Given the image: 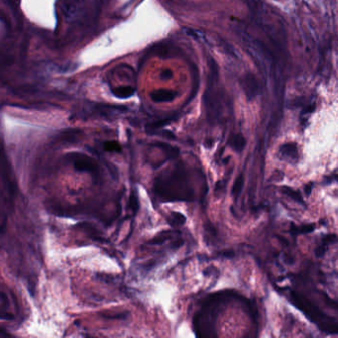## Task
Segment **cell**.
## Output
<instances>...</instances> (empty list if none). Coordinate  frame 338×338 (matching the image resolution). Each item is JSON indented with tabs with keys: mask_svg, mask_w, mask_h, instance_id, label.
<instances>
[{
	"mask_svg": "<svg viewBox=\"0 0 338 338\" xmlns=\"http://www.w3.org/2000/svg\"><path fill=\"white\" fill-rule=\"evenodd\" d=\"M154 192L162 202L167 203L192 202L195 196L189 175L181 163L156 178Z\"/></svg>",
	"mask_w": 338,
	"mask_h": 338,
	"instance_id": "1",
	"label": "cell"
},
{
	"mask_svg": "<svg viewBox=\"0 0 338 338\" xmlns=\"http://www.w3.org/2000/svg\"><path fill=\"white\" fill-rule=\"evenodd\" d=\"M222 297H219V295L212 296L207 300L201 311L196 314L193 320V325L194 331L197 336L207 337L215 335V333H213L214 321Z\"/></svg>",
	"mask_w": 338,
	"mask_h": 338,
	"instance_id": "2",
	"label": "cell"
},
{
	"mask_svg": "<svg viewBox=\"0 0 338 338\" xmlns=\"http://www.w3.org/2000/svg\"><path fill=\"white\" fill-rule=\"evenodd\" d=\"M292 300L296 304V307L303 311L305 315L312 320L313 322L319 324L320 328L323 329L328 323L332 322V320L324 315L316 306H314L311 301H309L306 297L300 296L299 294L292 293Z\"/></svg>",
	"mask_w": 338,
	"mask_h": 338,
	"instance_id": "3",
	"label": "cell"
},
{
	"mask_svg": "<svg viewBox=\"0 0 338 338\" xmlns=\"http://www.w3.org/2000/svg\"><path fill=\"white\" fill-rule=\"evenodd\" d=\"M68 159L73 163L74 168L78 172H87L95 180H98L100 177L99 166L94 159L89 156H86L82 153H72L68 155Z\"/></svg>",
	"mask_w": 338,
	"mask_h": 338,
	"instance_id": "4",
	"label": "cell"
},
{
	"mask_svg": "<svg viewBox=\"0 0 338 338\" xmlns=\"http://www.w3.org/2000/svg\"><path fill=\"white\" fill-rule=\"evenodd\" d=\"M242 88L248 97V99L252 100L256 96H258L261 92V86L257 80V78L254 76L253 74L248 73L244 76L242 79Z\"/></svg>",
	"mask_w": 338,
	"mask_h": 338,
	"instance_id": "5",
	"label": "cell"
},
{
	"mask_svg": "<svg viewBox=\"0 0 338 338\" xmlns=\"http://www.w3.org/2000/svg\"><path fill=\"white\" fill-rule=\"evenodd\" d=\"M2 181H3V186L6 189L7 192V200H9L12 203L13 197H14V193H15V187H14V183L10 177V173H9V166L8 163L6 161V157L5 154H3V160H2Z\"/></svg>",
	"mask_w": 338,
	"mask_h": 338,
	"instance_id": "6",
	"label": "cell"
},
{
	"mask_svg": "<svg viewBox=\"0 0 338 338\" xmlns=\"http://www.w3.org/2000/svg\"><path fill=\"white\" fill-rule=\"evenodd\" d=\"M229 145L232 147L233 150H235L236 152L240 153L243 151L245 145H246V141L245 138L241 135V134H236L233 135L229 138Z\"/></svg>",
	"mask_w": 338,
	"mask_h": 338,
	"instance_id": "7",
	"label": "cell"
},
{
	"mask_svg": "<svg viewBox=\"0 0 338 338\" xmlns=\"http://www.w3.org/2000/svg\"><path fill=\"white\" fill-rule=\"evenodd\" d=\"M155 146H157L158 148H160L165 153V155L168 157V159H175L180 154V151H179L178 148L173 147V146L168 145L166 143H160L159 142V143H156Z\"/></svg>",
	"mask_w": 338,
	"mask_h": 338,
	"instance_id": "8",
	"label": "cell"
},
{
	"mask_svg": "<svg viewBox=\"0 0 338 338\" xmlns=\"http://www.w3.org/2000/svg\"><path fill=\"white\" fill-rule=\"evenodd\" d=\"M1 319L2 320H8L11 321L14 319V315L12 313H9L6 311V308L8 307L9 303L7 300V296L4 292H1Z\"/></svg>",
	"mask_w": 338,
	"mask_h": 338,
	"instance_id": "9",
	"label": "cell"
},
{
	"mask_svg": "<svg viewBox=\"0 0 338 338\" xmlns=\"http://www.w3.org/2000/svg\"><path fill=\"white\" fill-rule=\"evenodd\" d=\"M186 216L181 213V212H172L171 214H170L169 217H168V221H169L170 224L174 227H177V226H181V225H184L186 223Z\"/></svg>",
	"mask_w": 338,
	"mask_h": 338,
	"instance_id": "10",
	"label": "cell"
},
{
	"mask_svg": "<svg viewBox=\"0 0 338 338\" xmlns=\"http://www.w3.org/2000/svg\"><path fill=\"white\" fill-rule=\"evenodd\" d=\"M175 94L173 92L166 91V90H159L157 92H154L152 94L153 100L157 102H165V101H171L174 98Z\"/></svg>",
	"mask_w": 338,
	"mask_h": 338,
	"instance_id": "11",
	"label": "cell"
},
{
	"mask_svg": "<svg viewBox=\"0 0 338 338\" xmlns=\"http://www.w3.org/2000/svg\"><path fill=\"white\" fill-rule=\"evenodd\" d=\"M280 154L283 157H291L296 158L297 156V148L295 144H286L281 147Z\"/></svg>",
	"mask_w": 338,
	"mask_h": 338,
	"instance_id": "12",
	"label": "cell"
},
{
	"mask_svg": "<svg viewBox=\"0 0 338 338\" xmlns=\"http://www.w3.org/2000/svg\"><path fill=\"white\" fill-rule=\"evenodd\" d=\"M243 184H244V176L241 174L236 178L233 188H232V195L235 199H237L240 196V193L243 188Z\"/></svg>",
	"mask_w": 338,
	"mask_h": 338,
	"instance_id": "13",
	"label": "cell"
},
{
	"mask_svg": "<svg viewBox=\"0 0 338 338\" xmlns=\"http://www.w3.org/2000/svg\"><path fill=\"white\" fill-rule=\"evenodd\" d=\"M103 148L106 152H109V153H120L122 150L120 144L115 141L105 142L103 145Z\"/></svg>",
	"mask_w": 338,
	"mask_h": 338,
	"instance_id": "14",
	"label": "cell"
},
{
	"mask_svg": "<svg viewBox=\"0 0 338 338\" xmlns=\"http://www.w3.org/2000/svg\"><path fill=\"white\" fill-rule=\"evenodd\" d=\"M139 207H140V205H139L138 195L133 190V192L131 193V196L129 198V209L136 214L138 210H139Z\"/></svg>",
	"mask_w": 338,
	"mask_h": 338,
	"instance_id": "15",
	"label": "cell"
},
{
	"mask_svg": "<svg viewBox=\"0 0 338 338\" xmlns=\"http://www.w3.org/2000/svg\"><path fill=\"white\" fill-rule=\"evenodd\" d=\"M283 193L286 194L287 196H289L290 198H292L293 200H295L296 202H298L300 204L303 203V200H302V197L301 195L299 194V192H297L296 190H293L291 188H288V187H285L283 189Z\"/></svg>",
	"mask_w": 338,
	"mask_h": 338,
	"instance_id": "16",
	"label": "cell"
},
{
	"mask_svg": "<svg viewBox=\"0 0 338 338\" xmlns=\"http://www.w3.org/2000/svg\"><path fill=\"white\" fill-rule=\"evenodd\" d=\"M170 238H171L170 232H163V233L157 235L156 237H154L152 240H150V241H149V244H152V245L163 244L165 241L169 240Z\"/></svg>",
	"mask_w": 338,
	"mask_h": 338,
	"instance_id": "17",
	"label": "cell"
},
{
	"mask_svg": "<svg viewBox=\"0 0 338 338\" xmlns=\"http://www.w3.org/2000/svg\"><path fill=\"white\" fill-rule=\"evenodd\" d=\"M128 313L127 312H124V313H116V315H103L104 318L106 319H124L126 318Z\"/></svg>",
	"mask_w": 338,
	"mask_h": 338,
	"instance_id": "18",
	"label": "cell"
},
{
	"mask_svg": "<svg viewBox=\"0 0 338 338\" xmlns=\"http://www.w3.org/2000/svg\"><path fill=\"white\" fill-rule=\"evenodd\" d=\"M338 240V237L335 235V234H330V235H327L323 238V243L325 244H328V243H335Z\"/></svg>",
	"mask_w": 338,
	"mask_h": 338,
	"instance_id": "19",
	"label": "cell"
},
{
	"mask_svg": "<svg viewBox=\"0 0 338 338\" xmlns=\"http://www.w3.org/2000/svg\"><path fill=\"white\" fill-rule=\"evenodd\" d=\"M325 252H326V247H325V245H320V246H318V247L316 248V250H315V254H316L317 257H322V256L325 254Z\"/></svg>",
	"mask_w": 338,
	"mask_h": 338,
	"instance_id": "20",
	"label": "cell"
},
{
	"mask_svg": "<svg viewBox=\"0 0 338 338\" xmlns=\"http://www.w3.org/2000/svg\"><path fill=\"white\" fill-rule=\"evenodd\" d=\"M313 229H314V225L313 224H309V225L302 226L301 229H300V232H302V233H308V232L312 231Z\"/></svg>",
	"mask_w": 338,
	"mask_h": 338,
	"instance_id": "21",
	"label": "cell"
},
{
	"mask_svg": "<svg viewBox=\"0 0 338 338\" xmlns=\"http://www.w3.org/2000/svg\"><path fill=\"white\" fill-rule=\"evenodd\" d=\"M168 72H165L164 74H163V77H165V78H167V79H169V78H171L172 77V74L170 73V74H167Z\"/></svg>",
	"mask_w": 338,
	"mask_h": 338,
	"instance_id": "22",
	"label": "cell"
}]
</instances>
